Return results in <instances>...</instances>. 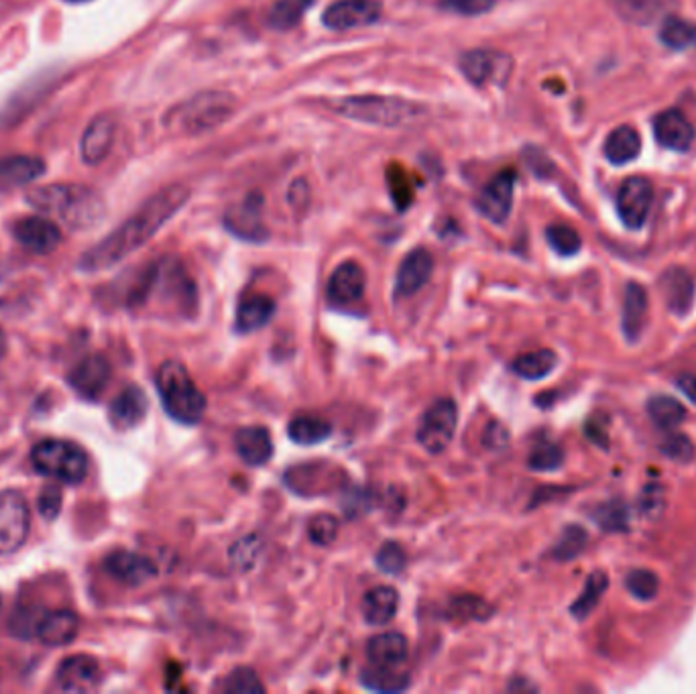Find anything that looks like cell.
<instances>
[{
	"label": "cell",
	"instance_id": "obj_58",
	"mask_svg": "<svg viewBox=\"0 0 696 694\" xmlns=\"http://www.w3.org/2000/svg\"><path fill=\"white\" fill-rule=\"evenodd\" d=\"M642 508L645 516H656L664 509V491L662 487H648L643 494Z\"/></svg>",
	"mask_w": 696,
	"mask_h": 694
},
{
	"label": "cell",
	"instance_id": "obj_10",
	"mask_svg": "<svg viewBox=\"0 0 696 694\" xmlns=\"http://www.w3.org/2000/svg\"><path fill=\"white\" fill-rule=\"evenodd\" d=\"M654 202V187L642 175L628 177L617 192V213L626 227L638 230L645 225Z\"/></svg>",
	"mask_w": 696,
	"mask_h": 694
},
{
	"label": "cell",
	"instance_id": "obj_4",
	"mask_svg": "<svg viewBox=\"0 0 696 694\" xmlns=\"http://www.w3.org/2000/svg\"><path fill=\"white\" fill-rule=\"evenodd\" d=\"M155 386L165 414L174 422L184 426L200 424L208 401L182 362H163L155 375Z\"/></svg>",
	"mask_w": 696,
	"mask_h": 694
},
{
	"label": "cell",
	"instance_id": "obj_37",
	"mask_svg": "<svg viewBox=\"0 0 696 694\" xmlns=\"http://www.w3.org/2000/svg\"><path fill=\"white\" fill-rule=\"evenodd\" d=\"M648 414L652 422L662 430H674L681 426L686 418V408L678 400L668 395H656L648 403Z\"/></svg>",
	"mask_w": 696,
	"mask_h": 694
},
{
	"label": "cell",
	"instance_id": "obj_50",
	"mask_svg": "<svg viewBox=\"0 0 696 694\" xmlns=\"http://www.w3.org/2000/svg\"><path fill=\"white\" fill-rule=\"evenodd\" d=\"M441 9L446 13L460 17H481L496 9L497 0H438Z\"/></svg>",
	"mask_w": 696,
	"mask_h": 694
},
{
	"label": "cell",
	"instance_id": "obj_11",
	"mask_svg": "<svg viewBox=\"0 0 696 694\" xmlns=\"http://www.w3.org/2000/svg\"><path fill=\"white\" fill-rule=\"evenodd\" d=\"M381 13L383 4L379 0H336L322 13V23L333 31H350L376 25Z\"/></svg>",
	"mask_w": 696,
	"mask_h": 694
},
{
	"label": "cell",
	"instance_id": "obj_2",
	"mask_svg": "<svg viewBox=\"0 0 696 694\" xmlns=\"http://www.w3.org/2000/svg\"><path fill=\"white\" fill-rule=\"evenodd\" d=\"M28 202L43 214H50L72 230H88L102 223L107 204L93 187L80 184H50L33 187Z\"/></svg>",
	"mask_w": 696,
	"mask_h": 694
},
{
	"label": "cell",
	"instance_id": "obj_22",
	"mask_svg": "<svg viewBox=\"0 0 696 694\" xmlns=\"http://www.w3.org/2000/svg\"><path fill=\"white\" fill-rule=\"evenodd\" d=\"M117 122L110 115H100L88 124L81 137V160L86 165H98L107 160L110 149L115 145Z\"/></svg>",
	"mask_w": 696,
	"mask_h": 694
},
{
	"label": "cell",
	"instance_id": "obj_17",
	"mask_svg": "<svg viewBox=\"0 0 696 694\" xmlns=\"http://www.w3.org/2000/svg\"><path fill=\"white\" fill-rule=\"evenodd\" d=\"M13 235L17 241L35 254L54 253L62 242L59 227L43 216L21 218L14 225Z\"/></svg>",
	"mask_w": 696,
	"mask_h": 694
},
{
	"label": "cell",
	"instance_id": "obj_27",
	"mask_svg": "<svg viewBox=\"0 0 696 694\" xmlns=\"http://www.w3.org/2000/svg\"><path fill=\"white\" fill-rule=\"evenodd\" d=\"M407 655H410V643L405 640V636L398 631L377 633L367 643V658L373 666H402Z\"/></svg>",
	"mask_w": 696,
	"mask_h": 694
},
{
	"label": "cell",
	"instance_id": "obj_61",
	"mask_svg": "<svg viewBox=\"0 0 696 694\" xmlns=\"http://www.w3.org/2000/svg\"><path fill=\"white\" fill-rule=\"evenodd\" d=\"M4 345H7V338H4V333L0 330V357H2V353H4Z\"/></svg>",
	"mask_w": 696,
	"mask_h": 694
},
{
	"label": "cell",
	"instance_id": "obj_24",
	"mask_svg": "<svg viewBox=\"0 0 696 694\" xmlns=\"http://www.w3.org/2000/svg\"><path fill=\"white\" fill-rule=\"evenodd\" d=\"M235 448L249 467H263L273 458V438L268 427L244 426L235 434Z\"/></svg>",
	"mask_w": 696,
	"mask_h": 694
},
{
	"label": "cell",
	"instance_id": "obj_31",
	"mask_svg": "<svg viewBox=\"0 0 696 694\" xmlns=\"http://www.w3.org/2000/svg\"><path fill=\"white\" fill-rule=\"evenodd\" d=\"M602 151H605V158L611 163L626 165L640 155L642 137L630 124H621L605 139Z\"/></svg>",
	"mask_w": 696,
	"mask_h": 694
},
{
	"label": "cell",
	"instance_id": "obj_29",
	"mask_svg": "<svg viewBox=\"0 0 696 694\" xmlns=\"http://www.w3.org/2000/svg\"><path fill=\"white\" fill-rule=\"evenodd\" d=\"M400 593L389 585H379L365 593L362 597V615L365 621L373 628H383L398 615Z\"/></svg>",
	"mask_w": 696,
	"mask_h": 694
},
{
	"label": "cell",
	"instance_id": "obj_33",
	"mask_svg": "<svg viewBox=\"0 0 696 694\" xmlns=\"http://www.w3.org/2000/svg\"><path fill=\"white\" fill-rule=\"evenodd\" d=\"M287 436L302 446H316L333 436V424L318 415H295L287 426Z\"/></svg>",
	"mask_w": 696,
	"mask_h": 694
},
{
	"label": "cell",
	"instance_id": "obj_56",
	"mask_svg": "<svg viewBox=\"0 0 696 694\" xmlns=\"http://www.w3.org/2000/svg\"><path fill=\"white\" fill-rule=\"evenodd\" d=\"M523 160L530 165V170L537 175V177H550L554 172V163L548 160V155L537 148H525L523 151Z\"/></svg>",
	"mask_w": 696,
	"mask_h": 694
},
{
	"label": "cell",
	"instance_id": "obj_16",
	"mask_svg": "<svg viewBox=\"0 0 696 694\" xmlns=\"http://www.w3.org/2000/svg\"><path fill=\"white\" fill-rule=\"evenodd\" d=\"M432 271H434V257L426 249L420 247L405 254L395 275V288H393L395 300H405L417 294L428 283Z\"/></svg>",
	"mask_w": 696,
	"mask_h": 694
},
{
	"label": "cell",
	"instance_id": "obj_51",
	"mask_svg": "<svg viewBox=\"0 0 696 694\" xmlns=\"http://www.w3.org/2000/svg\"><path fill=\"white\" fill-rule=\"evenodd\" d=\"M628 588H630V593L635 599L650 601V599L656 597L660 583H657L656 574L650 573V571H643L642 568V571H633V573L628 576Z\"/></svg>",
	"mask_w": 696,
	"mask_h": 694
},
{
	"label": "cell",
	"instance_id": "obj_1",
	"mask_svg": "<svg viewBox=\"0 0 696 694\" xmlns=\"http://www.w3.org/2000/svg\"><path fill=\"white\" fill-rule=\"evenodd\" d=\"M189 200V187L184 184H172L163 187L155 196H151L137 213L124 220L121 227L112 230L107 239L86 251L78 268L86 273L105 271L124 261L129 254L148 245L161 228L165 227L175 214L180 213Z\"/></svg>",
	"mask_w": 696,
	"mask_h": 694
},
{
	"label": "cell",
	"instance_id": "obj_12",
	"mask_svg": "<svg viewBox=\"0 0 696 694\" xmlns=\"http://www.w3.org/2000/svg\"><path fill=\"white\" fill-rule=\"evenodd\" d=\"M225 225L242 241H268L269 230L263 223V196L253 192L241 204L230 206L225 216Z\"/></svg>",
	"mask_w": 696,
	"mask_h": 694
},
{
	"label": "cell",
	"instance_id": "obj_30",
	"mask_svg": "<svg viewBox=\"0 0 696 694\" xmlns=\"http://www.w3.org/2000/svg\"><path fill=\"white\" fill-rule=\"evenodd\" d=\"M648 322V294L640 283H630L623 297V333L630 343L642 336Z\"/></svg>",
	"mask_w": 696,
	"mask_h": 694
},
{
	"label": "cell",
	"instance_id": "obj_43",
	"mask_svg": "<svg viewBox=\"0 0 696 694\" xmlns=\"http://www.w3.org/2000/svg\"><path fill=\"white\" fill-rule=\"evenodd\" d=\"M587 542H589V535L580 525H568L561 535V540L552 547V556L561 562L573 561L585 550Z\"/></svg>",
	"mask_w": 696,
	"mask_h": 694
},
{
	"label": "cell",
	"instance_id": "obj_57",
	"mask_svg": "<svg viewBox=\"0 0 696 694\" xmlns=\"http://www.w3.org/2000/svg\"><path fill=\"white\" fill-rule=\"evenodd\" d=\"M509 442V432L505 430L503 424H499V422H491L487 430H485V444L489 446V448H493V451H501V448H505Z\"/></svg>",
	"mask_w": 696,
	"mask_h": 694
},
{
	"label": "cell",
	"instance_id": "obj_46",
	"mask_svg": "<svg viewBox=\"0 0 696 694\" xmlns=\"http://www.w3.org/2000/svg\"><path fill=\"white\" fill-rule=\"evenodd\" d=\"M546 239H548L550 247L556 253L563 254V257H573L583 247L580 235L576 232L575 228L568 227V225H552L546 230Z\"/></svg>",
	"mask_w": 696,
	"mask_h": 694
},
{
	"label": "cell",
	"instance_id": "obj_20",
	"mask_svg": "<svg viewBox=\"0 0 696 694\" xmlns=\"http://www.w3.org/2000/svg\"><path fill=\"white\" fill-rule=\"evenodd\" d=\"M367 288V275L359 263L345 261L328 280V300L335 306H352L361 300Z\"/></svg>",
	"mask_w": 696,
	"mask_h": 694
},
{
	"label": "cell",
	"instance_id": "obj_41",
	"mask_svg": "<svg viewBox=\"0 0 696 694\" xmlns=\"http://www.w3.org/2000/svg\"><path fill=\"white\" fill-rule=\"evenodd\" d=\"M563 463L564 451L556 442L552 441L537 442L528 456V467L537 470V473L556 470V468L563 467Z\"/></svg>",
	"mask_w": 696,
	"mask_h": 694
},
{
	"label": "cell",
	"instance_id": "obj_44",
	"mask_svg": "<svg viewBox=\"0 0 696 694\" xmlns=\"http://www.w3.org/2000/svg\"><path fill=\"white\" fill-rule=\"evenodd\" d=\"M379 503V495L373 489L367 487H350L345 491V499L340 501V506L345 509L347 518H361L365 513H369L371 509Z\"/></svg>",
	"mask_w": 696,
	"mask_h": 694
},
{
	"label": "cell",
	"instance_id": "obj_3",
	"mask_svg": "<svg viewBox=\"0 0 696 694\" xmlns=\"http://www.w3.org/2000/svg\"><path fill=\"white\" fill-rule=\"evenodd\" d=\"M336 112L350 121L383 127V129H402L424 121L428 117V108L420 102H412L398 96H348L333 105Z\"/></svg>",
	"mask_w": 696,
	"mask_h": 694
},
{
	"label": "cell",
	"instance_id": "obj_13",
	"mask_svg": "<svg viewBox=\"0 0 696 694\" xmlns=\"http://www.w3.org/2000/svg\"><path fill=\"white\" fill-rule=\"evenodd\" d=\"M518 175L513 170H503L482 187L477 198V210L493 225H503L513 208V189Z\"/></svg>",
	"mask_w": 696,
	"mask_h": 694
},
{
	"label": "cell",
	"instance_id": "obj_32",
	"mask_svg": "<svg viewBox=\"0 0 696 694\" xmlns=\"http://www.w3.org/2000/svg\"><path fill=\"white\" fill-rule=\"evenodd\" d=\"M45 174V161L33 155H11L0 160V182L25 186Z\"/></svg>",
	"mask_w": 696,
	"mask_h": 694
},
{
	"label": "cell",
	"instance_id": "obj_21",
	"mask_svg": "<svg viewBox=\"0 0 696 694\" xmlns=\"http://www.w3.org/2000/svg\"><path fill=\"white\" fill-rule=\"evenodd\" d=\"M654 134L662 148L684 153L695 141V127L684 117L681 110L670 108L660 112L654 119Z\"/></svg>",
	"mask_w": 696,
	"mask_h": 694
},
{
	"label": "cell",
	"instance_id": "obj_45",
	"mask_svg": "<svg viewBox=\"0 0 696 694\" xmlns=\"http://www.w3.org/2000/svg\"><path fill=\"white\" fill-rule=\"evenodd\" d=\"M222 691L228 694H259L265 693V686L254 670L242 666L228 674L227 681L222 682Z\"/></svg>",
	"mask_w": 696,
	"mask_h": 694
},
{
	"label": "cell",
	"instance_id": "obj_34",
	"mask_svg": "<svg viewBox=\"0 0 696 694\" xmlns=\"http://www.w3.org/2000/svg\"><path fill=\"white\" fill-rule=\"evenodd\" d=\"M556 365H558L556 353L550 348H540V350H532V353H525L522 357H518L511 365V369L522 379L540 381V379L548 377L556 369Z\"/></svg>",
	"mask_w": 696,
	"mask_h": 694
},
{
	"label": "cell",
	"instance_id": "obj_40",
	"mask_svg": "<svg viewBox=\"0 0 696 694\" xmlns=\"http://www.w3.org/2000/svg\"><path fill=\"white\" fill-rule=\"evenodd\" d=\"M616 7L619 14L626 17V21L645 25L660 14L664 0H616Z\"/></svg>",
	"mask_w": 696,
	"mask_h": 694
},
{
	"label": "cell",
	"instance_id": "obj_55",
	"mask_svg": "<svg viewBox=\"0 0 696 694\" xmlns=\"http://www.w3.org/2000/svg\"><path fill=\"white\" fill-rule=\"evenodd\" d=\"M62 491L55 485H47L40 495V511L45 520H55L62 511Z\"/></svg>",
	"mask_w": 696,
	"mask_h": 694
},
{
	"label": "cell",
	"instance_id": "obj_36",
	"mask_svg": "<svg viewBox=\"0 0 696 694\" xmlns=\"http://www.w3.org/2000/svg\"><path fill=\"white\" fill-rule=\"evenodd\" d=\"M365 688L373 693H402L410 686V679L405 674H398L395 668H369L361 674Z\"/></svg>",
	"mask_w": 696,
	"mask_h": 694
},
{
	"label": "cell",
	"instance_id": "obj_18",
	"mask_svg": "<svg viewBox=\"0 0 696 694\" xmlns=\"http://www.w3.org/2000/svg\"><path fill=\"white\" fill-rule=\"evenodd\" d=\"M80 631V619L78 615L66 611V609H57V611H45L37 615L35 626H33V636L50 648H62L76 640Z\"/></svg>",
	"mask_w": 696,
	"mask_h": 694
},
{
	"label": "cell",
	"instance_id": "obj_7",
	"mask_svg": "<svg viewBox=\"0 0 696 694\" xmlns=\"http://www.w3.org/2000/svg\"><path fill=\"white\" fill-rule=\"evenodd\" d=\"M458 410L453 400H438L422 414L415 427V441L429 454H443L455 438Z\"/></svg>",
	"mask_w": 696,
	"mask_h": 694
},
{
	"label": "cell",
	"instance_id": "obj_39",
	"mask_svg": "<svg viewBox=\"0 0 696 694\" xmlns=\"http://www.w3.org/2000/svg\"><path fill=\"white\" fill-rule=\"evenodd\" d=\"M660 40L670 50H686L696 41V28L684 19L668 17L660 29Z\"/></svg>",
	"mask_w": 696,
	"mask_h": 694
},
{
	"label": "cell",
	"instance_id": "obj_26",
	"mask_svg": "<svg viewBox=\"0 0 696 694\" xmlns=\"http://www.w3.org/2000/svg\"><path fill=\"white\" fill-rule=\"evenodd\" d=\"M662 294L668 304L670 312L676 316H686L695 302V281L688 271L672 268L660 280Z\"/></svg>",
	"mask_w": 696,
	"mask_h": 694
},
{
	"label": "cell",
	"instance_id": "obj_28",
	"mask_svg": "<svg viewBox=\"0 0 696 694\" xmlns=\"http://www.w3.org/2000/svg\"><path fill=\"white\" fill-rule=\"evenodd\" d=\"M340 470L330 465L320 467V465H302V467L292 468L287 470L285 475V482L287 487L295 491L297 495H322L324 489L320 485L326 487V491L335 489V475H338Z\"/></svg>",
	"mask_w": 696,
	"mask_h": 694
},
{
	"label": "cell",
	"instance_id": "obj_47",
	"mask_svg": "<svg viewBox=\"0 0 696 694\" xmlns=\"http://www.w3.org/2000/svg\"><path fill=\"white\" fill-rule=\"evenodd\" d=\"M389 189H391V198L395 202V206L400 210L410 208V204L414 202V187L410 184V177L405 175L400 163H391L388 172Z\"/></svg>",
	"mask_w": 696,
	"mask_h": 694
},
{
	"label": "cell",
	"instance_id": "obj_48",
	"mask_svg": "<svg viewBox=\"0 0 696 694\" xmlns=\"http://www.w3.org/2000/svg\"><path fill=\"white\" fill-rule=\"evenodd\" d=\"M338 530H340V523H338L335 516L320 513V516H316L314 520L309 521V540H312L316 546H330L336 538H338Z\"/></svg>",
	"mask_w": 696,
	"mask_h": 694
},
{
	"label": "cell",
	"instance_id": "obj_15",
	"mask_svg": "<svg viewBox=\"0 0 696 694\" xmlns=\"http://www.w3.org/2000/svg\"><path fill=\"white\" fill-rule=\"evenodd\" d=\"M105 568L115 581H119L127 587H141L157 574L155 562L129 550H117L108 554Z\"/></svg>",
	"mask_w": 696,
	"mask_h": 694
},
{
	"label": "cell",
	"instance_id": "obj_5",
	"mask_svg": "<svg viewBox=\"0 0 696 694\" xmlns=\"http://www.w3.org/2000/svg\"><path fill=\"white\" fill-rule=\"evenodd\" d=\"M237 98L222 90L196 94L167 112V127L184 134L213 133L235 115Z\"/></svg>",
	"mask_w": 696,
	"mask_h": 694
},
{
	"label": "cell",
	"instance_id": "obj_35",
	"mask_svg": "<svg viewBox=\"0 0 696 694\" xmlns=\"http://www.w3.org/2000/svg\"><path fill=\"white\" fill-rule=\"evenodd\" d=\"M314 0H275L269 9V28L275 31H290L297 28L304 14L308 13Z\"/></svg>",
	"mask_w": 696,
	"mask_h": 694
},
{
	"label": "cell",
	"instance_id": "obj_59",
	"mask_svg": "<svg viewBox=\"0 0 696 694\" xmlns=\"http://www.w3.org/2000/svg\"><path fill=\"white\" fill-rule=\"evenodd\" d=\"M290 202L295 210H302L309 202V187L306 180H295L290 187Z\"/></svg>",
	"mask_w": 696,
	"mask_h": 694
},
{
	"label": "cell",
	"instance_id": "obj_19",
	"mask_svg": "<svg viewBox=\"0 0 696 694\" xmlns=\"http://www.w3.org/2000/svg\"><path fill=\"white\" fill-rule=\"evenodd\" d=\"M55 681L64 693H93L100 684V666L90 655H72L57 668Z\"/></svg>",
	"mask_w": 696,
	"mask_h": 694
},
{
	"label": "cell",
	"instance_id": "obj_42",
	"mask_svg": "<svg viewBox=\"0 0 696 694\" xmlns=\"http://www.w3.org/2000/svg\"><path fill=\"white\" fill-rule=\"evenodd\" d=\"M491 615V607L475 595H460L448 605V617L456 621H479Z\"/></svg>",
	"mask_w": 696,
	"mask_h": 694
},
{
	"label": "cell",
	"instance_id": "obj_54",
	"mask_svg": "<svg viewBox=\"0 0 696 694\" xmlns=\"http://www.w3.org/2000/svg\"><path fill=\"white\" fill-rule=\"evenodd\" d=\"M259 552H261L259 540H257L254 535H247L244 540L237 542L235 546L230 547V561H232L235 566L247 571V568L253 566L257 556H259Z\"/></svg>",
	"mask_w": 696,
	"mask_h": 694
},
{
	"label": "cell",
	"instance_id": "obj_49",
	"mask_svg": "<svg viewBox=\"0 0 696 694\" xmlns=\"http://www.w3.org/2000/svg\"><path fill=\"white\" fill-rule=\"evenodd\" d=\"M376 562L379 571L385 574H400L407 564V554L398 542H385L377 550Z\"/></svg>",
	"mask_w": 696,
	"mask_h": 694
},
{
	"label": "cell",
	"instance_id": "obj_8",
	"mask_svg": "<svg viewBox=\"0 0 696 694\" xmlns=\"http://www.w3.org/2000/svg\"><path fill=\"white\" fill-rule=\"evenodd\" d=\"M31 516L28 501L17 491L0 494V554H13L28 542Z\"/></svg>",
	"mask_w": 696,
	"mask_h": 694
},
{
	"label": "cell",
	"instance_id": "obj_38",
	"mask_svg": "<svg viewBox=\"0 0 696 694\" xmlns=\"http://www.w3.org/2000/svg\"><path fill=\"white\" fill-rule=\"evenodd\" d=\"M607 585H609L607 574H590L587 585H585L583 593H580V597L573 603L570 614L575 615L576 619H587V617L597 609V605L601 603L602 595H605V590H607Z\"/></svg>",
	"mask_w": 696,
	"mask_h": 694
},
{
	"label": "cell",
	"instance_id": "obj_63",
	"mask_svg": "<svg viewBox=\"0 0 696 694\" xmlns=\"http://www.w3.org/2000/svg\"><path fill=\"white\" fill-rule=\"evenodd\" d=\"M0 607H2V599H0Z\"/></svg>",
	"mask_w": 696,
	"mask_h": 694
},
{
	"label": "cell",
	"instance_id": "obj_14",
	"mask_svg": "<svg viewBox=\"0 0 696 694\" xmlns=\"http://www.w3.org/2000/svg\"><path fill=\"white\" fill-rule=\"evenodd\" d=\"M110 377V362L102 355H90L72 369V373L67 375V383L81 400L96 401L107 391Z\"/></svg>",
	"mask_w": 696,
	"mask_h": 694
},
{
	"label": "cell",
	"instance_id": "obj_52",
	"mask_svg": "<svg viewBox=\"0 0 696 694\" xmlns=\"http://www.w3.org/2000/svg\"><path fill=\"white\" fill-rule=\"evenodd\" d=\"M662 453L664 456H668L670 460H674L678 465H686L695 458V444L684 434H670L662 444Z\"/></svg>",
	"mask_w": 696,
	"mask_h": 694
},
{
	"label": "cell",
	"instance_id": "obj_23",
	"mask_svg": "<svg viewBox=\"0 0 696 694\" xmlns=\"http://www.w3.org/2000/svg\"><path fill=\"white\" fill-rule=\"evenodd\" d=\"M148 412L149 400L145 391L137 386H129L122 389L110 405V424L121 432H127L139 426Z\"/></svg>",
	"mask_w": 696,
	"mask_h": 694
},
{
	"label": "cell",
	"instance_id": "obj_9",
	"mask_svg": "<svg viewBox=\"0 0 696 694\" xmlns=\"http://www.w3.org/2000/svg\"><path fill=\"white\" fill-rule=\"evenodd\" d=\"M460 72L472 86H505V82L511 76L513 62L508 54L493 52V50H470L467 54L460 55Z\"/></svg>",
	"mask_w": 696,
	"mask_h": 694
},
{
	"label": "cell",
	"instance_id": "obj_60",
	"mask_svg": "<svg viewBox=\"0 0 696 694\" xmlns=\"http://www.w3.org/2000/svg\"><path fill=\"white\" fill-rule=\"evenodd\" d=\"M678 389L683 391L688 400L696 403V375H683L678 379Z\"/></svg>",
	"mask_w": 696,
	"mask_h": 694
},
{
	"label": "cell",
	"instance_id": "obj_25",
	"mask_svg": "<svg viewBox=\"0 0 696 694\" xmlns=\"http://www.w3.org/2000/svg\"><path fill=\"white\" fill-rule=\"evenodd\" d=\"M275 300L271 295L251 294L241 300L237 307L235 330L239 334H251L265 328L275 316Z\"/></svg>",
	"mask_w": 696,
	"mask_h": 694
},
{
	"label": "cell",
	"instance_id": "obj_6",
	"mask_svg": "<svg viewBox=\"0 0 696 694\" xmlns=\"http://www.w3.org/2000/svg\"><path fill=\"white\" fill-rule=\"evenodd\" d=\"M31 463L41 475L67 485H80L88 475V454L69 441L35 444L31 451Z\"/></svg>",
	"mask_w": 696,
	"mask_h": 694
},
{
	"label": "cell",
	"instance_id": "obj_53",
	"mask_svg": "<svg viewBox=\"0 0 696 694\" xmlns=\"http://www.w3.org/2000/svg\"><path fill=\"white\" fill-rule=\"evenodd\" d=\"M597 523L605 528L607 532H621L628 528V509L623 508L621 503H607L602 506L597 516H595Z\"/></svg>",
	"mask_w": 696,
	"mask_h": 694
},
{
	"label": "cell",
	"instance_id": "obj_62",
	"mask_svg": "<svg viewBox=\"0 0 696 694\" xmlns=\"http://www.w3.org/2000/svg\"><path fill=\"white\" fill-rule=\"evenodd\" d=\"M67 2H88V0H67Z\"/></svg>",
	"mask_w": 696,
	"mask_h": 694
}]
</instances>
